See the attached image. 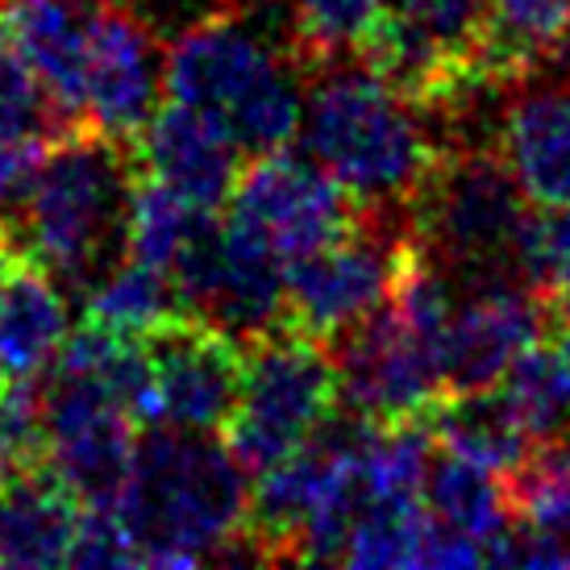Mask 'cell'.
I'll list each match as a JSON object with an SVG mask.
<instances>
[{"mask_svg":"<svg viewBox=\"0 0 570 570\" xmlns=\"http://www.w3.org/2000/svg\"><path fill=\"white\" fill-rule=\"evenodd\" d=\"M138 142L83 126L47 150L17 205L0 208L21 254L63 287L88 301L126 258L129 200L138 184Z\"/></svg>","mask_w":570,"mask_h":570,"instance_id":"obj_1","label":"cell"},{"mask_svg":"<svg viewBox=\"0 0 570 570\" xmlns=\"http://www.w3.org/2000/svg\"><path fill=\"white\" fill-rule=\"evenodd\" d=\"M117 521L138 567H196L225 558L246 529L250 475L208 429L146 425L134 445Z\"/></svg>","mask_w":570,"mask_h":570,"instance_id":"obj_2","label":"cell"},{"mask_svg":"<svg viewBox=\"0 0 570 570\" xmlns=\"http://www.w3.org/2000/svg\"><path fill=\"white\" fill-rule=\"evenodd\" d=\"M304 150L363 208L404 213L445 155L425 112L358 59L308 76Z\"/></svg>","mask_w":570,"mask_h":570,"instance_id":"obj_3","label":"cell"},{"mask_svg":"<svg viewBox=\"0 0 570 570\" xmlns=\"http://www.w3.org/2000/svg\"><path fill=\"white\" fill-rule=\"evenodd\" d=\"M524 200L529 196L500 146H454L438 159L409 213L445 279L479 292L491 284H521L517 234L529 217Z\"/></svg>","mask_w":570,"mask_h":570,"instance_id":"obj_4","label":"cell"},{"mask_svg":"<svg viewBox=\"0 0 570 570\" xmlns=\"http://www.w3.org/2000/svg\"><path fill=\"white\" fill-rule=\"evenodd\" d=\"M242 392L222 438L246 475L258 479L292 459L337 412V363L330 342L287 321L242 337Z\"/></svg>","mask_w":570,"mask_h":570,"instance_id":"obj_5","label":"cell"},{"mask_svg":"<svg viewBox=\"0 0 570 570\" xmlns=\"http://www.w3.org/2000/svg\"><path fill=\"white\" fill-rule=\"evenodd\" d=\"M412 229L404 208H363L337 242L292 258L284 284V321L308 337L337 342L346 330L366 321L396 284L400 246Z\"/></svg>","mask_w":570,"mask_h":570,"instance_id":"obj_6","label":"cell"},{"mask_svg":"<svg viewBox=\"0 0 570 570\" xmlns=\"http://www.w3.org/2000/svg\"><path fill=\"white\" fill-rule=\"evenodd\" d=\"M337 404L366 425H429L445 400L433 350L404 325L392 301L333 342Z\"/></svg>","mask_w":570,"mask_h":570,"instance_id":"obj_7","label":"cell"},{"mask_svg":"<svg viewBox=\"0 0 570 570\" xmlns=\"http://www.w3.org/2000/svg\"><path fill=\"white\" fill-rule=\"evenodd\" d=\"M225 208L229 222L267 242L284 263L337 242L363 217V205L313 155L301 159L287 146L254 155Z\"/></svg>","mask_w":570,"mask_h":570,"instance_id":"obj_8","label":"cell"},{"mask_svg":"<svg viewBox=\"0 0 570 570\" xmlns=\"http://www.w3.org/2000/svg\"><path fill=\"white\" fill-rule=\"evenodd\" d=\"M163 421L222 433L242 392L246 346L229 330L196 313H171L142 333Z\"/></svg>","mask_w":570,"mask_h":570,"instance_id":"obj_9","label":"cell"},{"mask_svg":"<svg viewBox=\"0 0 570 570\" xmlns=\"http://www.w3.org/2000/svg\"><path fill=\"white\" fill-rule=\"evenodd\" d=\"M159 42L129 4L100 0L88 13V71H83V109L96 129L121 142L138 134L159 109L163 88Z\"/></svg>","mask_w":570,"mask_h":570,"instance_id":"obj_10","label":"cell"},{"mask_svg":"<svg viewBox=\"0 0 570 570\" xmlns=\"http://www.w3.org/2000/svg\"><path fill=\"white\" fill-rule=\"evenodd\" d=\"M287 59H296L287 42L267 47L234 9H217L175 38L163 59V92L225 126L242 100L263 88Z\"/></svg>","mask_w":570,"mask_h":570,"instance_id":"obj_11","label":"cell"},{"mask_svg":"<svg viewBox=\"0 0 570 570\" xmlns=\"http://www.w3.org/2000/svg\"><path fill=\"white\" fill-rule=\"evenodd\" d=\"M554 308L524 284H491L454 304L442 337L445 392H483L504 380L512 358L550 337Z\"/></svg>","mask_w":570,"mask_h":570,"instance_id":"obj_12","label":"cell"},{"mask_svg":"<svg viewBox=\"0 0 570 570\" xmlns=\"http://www.w3.org/2000/svg\"><path fill=\"white\" fill-rule=\"evenodd\" d=\"M238 142L225 134V126L208 112L179 105L167 96V105L155 109L138 134V167L142 175L159 179L179 200L196 208H225L242 175Z\"/></svg>","mask_w":570,"mask_h":570,"instance_id":"obj_13","label":"cell"},{"mask_svg":"<svg viewBox=\"0 0 570 570\" xmlns=\"http://www.w3.org/2000/svg\"><path fill=\"white\" fill-rule=\"evenodd\" d=\"M500 155L512 167L529 205H570V92L562 88H512L504 105Z\"/></svg>","mask_w":570,"mask_h":570,"instance_id":"obj_14","label":"cell"},{"mask_svg":"<svg viewBox=\"0 0 570 570\" xmlns=\"http://www.w3.org/2000/svg\"><path fill=\"white\" fill-rule=\"evenodd\" d=\"M4 26L21 47L26 63L47 83L55 105L76 121L92 126L83 109V71H88V13L80 0H0Z\"/></svg>","mask_w":570,"mask_h":570,"instance_id":"obj_15","label":"cell"},{"mask_svg":"<svg viewBox=\"0 0 570 570\" xmlns=\"http://www.w3.org/2000/svg\"><path fill=\"white\" fill-rule=\"evenodd\" d=\"M83 504L42 471L0 479V567H67Z\"/></svg>","mask_w":570,"mask_h":570,"instance_id":"obj_16","label":"cell"},{"mask_svg":"<svg viewBox=\"0 0 570 570\" xmlns=\"http://www.w3.org/2000/svg\"><path fill=\"white\" fill-rule=\"evenodd\" d=\"M429 433L445 454L483 466L500 479L512 475L538 445L517 421L500 383L483 392H445V400L429 416Z\"/></svg>","mask_w":570,"mask_h":570,"instance_id":"obj_17","label":"cell"},{"mask_svg":"<svg viewBox=\"0 0 570 570\" xmlns=\"http://www.w3.org/2000/svg\"><path fill=\"white\" fill-rule=\"evenodd\" d=\"M67 342V296L42 267L21 258L0 301V375H42Z\"/></svg>","mask_w":570,"mask_h":570,"instance_id":"obj_18","label":"cell"},{"mask_svg":"<svg viewBox=\"0 0 570 570\" xmlns=\"http://www.w3.org/2000/svg\"><path fill=\"white\" fill-rule=\"evenodd\" d=\"M570 38V0H488L483 71L500 92H512L558 59Z\"/></svg>","mask_w":570,"mask_h":570,"instance_id":"obj_19","label":"cell"},{"mask_svg":"<svg viewBox=\"0 0 570 570\" xmlns=\"http://www.w3.org/2000/svg\"><path fill=\"white\" fill-rule=\"evenodd\" d=\"M421 495H425V508L445 529L483 546V562H488L491 541H500L512 529V504H508L504 479L454 459V454L429 462Z\"/></svg>","mask_w":570,"mask_h":570,"instance_id":"obj_20","label":"cell"},{"mask_svg":"<svg viewBox=\"0 0 570 570\" xmlns=\"http://www.w3.org/2000/svg\"><path fill=\"white\" fill-rule=\"evenodd\" d=\"M387 9L392 0H292V55L308 76L358 59Z\"/></svg>","mask_w":570,"mask_h":570,"instance_id":"obj_21","label":"cell"},{"mask_svg":"<svg viewBox=\"0 0 570 570\" xmlns=\"http://www.w3.org/2000/svg\"><path fill=\"white\" fill-rule=\"evenodd\" d=\"M500 392L533 442L570 438V363L546 337L512 358Z\"/></svg>","mask_w":570,"mask_h":570,"instance_id":"obj_22","label":"cell"},{"mask_svg":"<svg viewBox=\"0 0 570 570\" xmlns=\"http://www.w3.org/2000/svg\"><path fill=\"white\" fill-rule=\"evenodd\" d=\"M76 129L83 126L55 105L0 13V142H63Z\"/></svg>","mask_w":570,"mask_h":570,"instance_id":"obj_23","label":"cell"},{"mask_svg":"<svg viewBox=\"0 0 570 570\" xmlns=\"http://www.w3.org/2000/svg\"><path fill=\"white\" fill-rule=\"evenodd\" d=\"M179 313L171 275L150 267L142 258H121L105 284L92 287V296L83 301V321L109 325L121 333H146L159 321Z\"/></svg>","mask_w":570,"mask_h":570,"instance_id":"obj_24","label":"cell"},{"mask_svg":"<svg viewBox=\"0 0 570 570\" xmlns=\"http://www.w3.org/2000/svg\"><path fill=\"white\" fill-rule=\"evenodd\" d=\"M512 524L541 533H570V438L538 442L504 479Z\"/></svg>","mask_w":570,"mask_h":570,"instance_id":"obj_25","label":"cell"},{"mask_svg":"<svg viewBox=\"0 0 570 570\" xmlns=\"http://www.w3.org/2000/svg\"><path fill=\"white\" fill-rule=\"evenodd\" d=\"M425 524L429 508L421 504V495L375 500L350 529L342 562L346 567H416Z\"/></svg>","mask_w":570,"mask_h":570,"instance_id":"obj_26","label":"cell"},{"mask_svg":"<svg viewBox=\"0 0 570 570\" xmlns=\"http://www.w3.org/2000/svg\"><path fill=\"white\" fill-rule=\"evenodd\" d=\"M205 208L179 200L171 188H163L159 179L138 175L134 184V200H129V238H126V258H142L150 267H159L171 275L175 258L188 242L191 225ZM213 213V208H208Z\"/></svg>","mask_w":570,"mask_h":570,"instance_id":"obj_27","label":"cell"},{"mask_svg":"<svg viewBox=\"0 0 570 570\" xmlns=\"http://www.w3.org/2000/svg\"><path fill=\"white\" fill-rule=\"evenodd\" d=\"M47 404L42 380L0 375V479L26 475L47 466Z\"/></svg>","mask_w":570,"mask_h":570,"instance_id":"obj_28","label":"cell"},{"mask_svg":"<svg viewBox=\"0 0 570 570\" xmlns=\"http://www.w3.org/2000/svg\"><path fill=\"white\" fill-rule=\"evenodd\" d=\"M392 9L409 21L412 30L425 33L433 47H442L445 55H454V59L483 71L488 0H392ZM483 80H488V71H483Z\"/></svg>","mask_w":570,"mask_h":570,"instance_id":"obj_29","label":"cell"},{"mask_svg":"<svg viewBox=\"0 0 570 570\" xmlns=\"http://www.w3.org/2000/svg\"><path fill=\"white\" fill-rule=\"evenodd\" d=\"M67 567H138L134 541L121 529L117 512H92V508H83L80 533H76Z\"/></svg>","mask_w":570,"mask_h":570,"instance_id":"obj_30","label":"cell"},{"mask_svg":"<svg viewBox=\"0 0 570 570\" xmlns=\"http://www.w3.org/2000/svg\"><path fill=\"white\" fill-rule=\"evenodd\" d=\"M546 301L554 313L570 308V205L546 208Z\"/></svg>","mask_w":570,"mask_h":570,"instance_id":"obj_31","label":"cell"},{"mask_svg":"<svg viewBox=\"0 0 570 570\" xmlns=\"http://www.w3.org/2000/svg\"><path fill=\"white\" fill-rule=\"evenodd\" d=\"M26 254H21V246H17L13 229H9V222L0 217V301H4V287H9V275H13V267L21 263Z\"/></svg>","mask_w":570,"mask_h":570,"instance_id":"obj_32","label":"cell"},{"mask_svg":"<svg viewBox=\"0 0 570 570\" xmlns=\"http://www.w3.org/2000/svg\"><path fill=\"white\" fill-rule=\"evenodd\" d=\"M550 333H554V346L562 350V358L570 363V308L554 313V325H550Z\"/></svg>","mask_w":570,"mask_h":570,"instance_id":"obj_33","label":"cell"},{"mask_svg":"<svg viewBox=\"0 0 570 570\" xmlns=\"http://www.w3.org/2000/svg\"><path fill=\"white\" fill-rule=\"evenodd\" d=\"M567 83H570V59H567Z\"/></svg>","mask_w":570,"mask_h":570,"instance_id":"obj_34","label":"cell"}]
</instances>
